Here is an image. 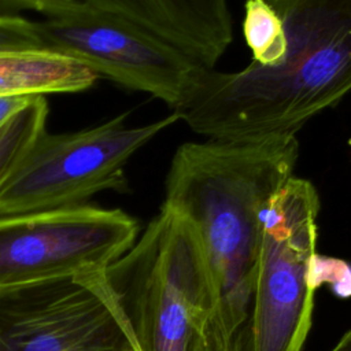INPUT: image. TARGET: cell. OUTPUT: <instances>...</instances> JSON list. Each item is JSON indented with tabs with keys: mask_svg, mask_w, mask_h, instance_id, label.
<instances>
[{
	"mask_svg": "<svg viewBox=\"0 0 351 351\" xmlns=\"http://www.w3.org/2000/svg\"><path fill=\"white\" fill-rule=\"evenodd\" d=\"M299 155L295 134L254 140L185 143L166 177L167 207L196 228L215 296L210 351H230L254 289L263 210L292 177Z\"/></svg>",
	"mask_w": 351,
	"mask_h": 351,
	"instance_id": "obj_1",
	"label": "cell"
},
{
	"mask_svg": "<svg viewBox=\"0 0 351 351\" xmlns=\"http://www.w3.org/2000/svg\"><path fill=\"white\" fill-rule=\"evenodd\" d=\"M278 14L285 53L234 73L204 69L173 111L215 140L295 134L351 90V0H266Z\"/></svg>",
	"mask_w": 351,
	"mask_h": 351,
	"instance_id": "obj_2",
	"label": "cell"
},
{
	"mask_svg": "<svg viewBox=\"0 0 351 351\" xmlns=\"http://www.w3.org/2000/svg\"><path fill=\"white\" fill-rule=\"evenodd\" d=\"M140 351H210L215 296L195 225L162 206L104 271Z\"/></svg>",
	"mask_w": 351,
	"mask_h": 351,
	"instance_id": "obj_3",
	"label": "cell"
},
{
	"mask_svg": "<svg viewBox=\"0 0 351 351\" xmlns=\"http://www.w3.org/2000/svg\"><path fill=\"white\" fill-rule=\"evenodd\" d=\"M318 211L314 185L293 176L267 200L250 308L230 351L303 350L313 322Z\"/></svg>",
	"mask_w": 351,
	"mask_h": 351,
	"instance_id": "obj_4",
	"label": "cell"
},
{
	"mask_svg": "<svg viewBox=\"0 0 351 351\" xmlns=\"http://www.w3.org/2000/svg\"><path fill=\"white\" fill-rule=\"evenodd\" d=\"M125 119L121 114L71 133L45 130L0 189V217L81 206L101 191H126L129 158L180 117L173 111L138 128H126Z\"/></svg>",
	"mask_w": 351,
	"mask_h": 351,
	"instance_id": "obj_5",
	"label": "cell"
},
{
	"mask_svg": "<svg viewBox=\"0 0 351 351\" xmlns=\"http://www.w3.org/2000/svg\"><path fill=\"white\" fill-rule=\"evenodd\" d=\"M104 271L0 288V351H140Z\"/></svg>",
	"mask_w": 351,
	"mask_h": 351,
	"instance_id": "obj_6",
	"label": "cell"
},
{
	"mask_svg": "<svg viewBox=\"0 0 351 351\" xmlns=\"http://www.w3.org/2000/svg\"><path fill=\"white\" fill-rule=\"evenodd\" d=\"M33 29L40 48L69 56L97 77L147 92L171 108L204 70L149 32L84 0L33 22Z\"/></svg>",
	"mask_w": 351,
	"mask_h": 351,
	"instance_id": "obj_7",
	"label": "cell"
},
{
	"mask_svg": "<svg viewBox=\"0 0 351 351\" xmlns=\"http://www.w3.org/2000/svg\"><path fill=\"white\" fill-rule=\"evenodd\" d=\"M137 234L125 211L88 204L0 217V288L103 271Z\"/></svg>",
	"mask_w": 351,
	"mask_h": 351,
	"instance_id": "obj_8",
	"label": "cell"
},
{
	"mask_svg": "<svg viewBox=\"0 0 351 351\" xmlns=\"http://www.w3.org/2000/svg\"><path fill=\"white\" fill-rule=\"evenodd\" d=\"M128 19L213 70L232 41L226 0H84Z\"/></svg>",
	"mask_w": 351,
	"mask_h": 351,
	"instance_id": "obj_9",
	"label": "cell"
},
{
	"mask_svg": "<svg viewBox=\"0 0 351 351\" xmlns=\"http://www.w3.org/2000/svg\"><path fill=\"white\" fill-rule=\"evenodd\" d=\"M97 75L80 62L43 48L0 49V96L36 97L90 88Z\"/></svg>",
	"mask_w": 351,
	"mask_h": 351,
	"instance_id": "obj_10",
	"label": "cell"
},
{
	"mask_svg": "<svg viewBox=\"0 0 351 351\" xmlns=\"http://www.w3.org/2000/svg\"><path fill=\"white\" fill-rule=\"evenodd\" d=\"M47 117L45 96H36L0 128V189L12 176L32 144L45 132Z\"/></svg>",
	"mask_w": 351,
	"mask_h": 351,
	"instance_id": "obj_11",
	"label": "cell"
},
{
	"mask_svg": "<svg viewBox=\"0 0 351 351\" xmlns=\"http://www.w3.org/2000/svg\"><path fill=\"white\" fill-rule=\"evenodd\" d=\"M243 34L254 62L276 66L285 53V34L276 10L266 0H247Z\"/></svg>",
	"mask_w": 351,
	"mask_h": 351,
	"instance_id": "obj_12",
	"label": "cell"
},
{
	"mask_svg": "<svg viewBox=\"0 0 351 351\" xmlns=\"http://www.w3.org/2000/svg\"><path fill=\"white\" fill-rule=\"evenodd\" d=\"M40 48L33 22L22 16L0 18V49Z\"/></svg>",
	"mask_w": 351,
	"mask_h": 351,
	"instance_id": "obj_13",
	"label": "cell"
},
{
	"mask_svg": "<svg viewBox=\"0 0 351 351\" xmlns=\"http://www.w3.org/2000/svg\"><path fill=\"white\" fill-rule=\"evenodd\" d=\"M78 0H0V18L19 16L23 11H36L45 18L71 8Z\"/></svg>",
	"mask_w": 351,
	"mask_h": 351,
	"instance_id": "obj_14",
	"label": "cell"
},
{
	"mask_svg": "<svg viewBox=\"0 0 351 351\" xmlns=\"http://www.w3.org/2000/svg\"><path fill=\"white\" fill-rule=\"evenodd\" d=\"M33 97L0 96V128L16 115Z\"/></svg>",
	"mask_w": 351,
	"mask_h": 351,
	"instance_id": "obj_15",
	"label": "cell"
},
{
	"mask_svg": "<svg viewBox=\"0 0 351 351\" xmlns=\"http://www.w3.org/2000/svg\"><path fill=\"white\" fill-rule=\"evenodd\" d=\"M330 351H351V329L347 330Z\"/></svg>",
	"mask_w": 351,
	"mask_h": 351,
	"instance_id": "obj_16",
	"label": "cell"
}]
</instances>
